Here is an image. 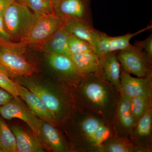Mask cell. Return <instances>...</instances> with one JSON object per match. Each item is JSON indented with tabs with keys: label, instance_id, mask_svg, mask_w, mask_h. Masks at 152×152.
I'll list each match as a JSON object with an SVG mask.
<instances>
[{
	"label": "cell",
	"instance_id": "18",
	"mask_svg": "<svg viewBox=\"0 0 152 152\" xmlns=\"http://www.w3.org/2000/svg\"><path fill=\"white\" fill-rule=\"evenodd\" d=\"M68 32L64 24L49 39L39 47L44 53H51L64 55L71 58L72 56L69 46Z\"/></svg>",
	"mask_w": 152,
	"mask_h": 152
},
{
	"label": "cell",
	"instance_id": "8",
	"mask_svg": "<svg viewBox=\"0 0 152 152\" xmlns=\"http://www.w3.org/2000/svg\"><path fill=\"white\" fill-rule=\"evenodd\" d=\"M55 14L41 17L21 42L26 45H39L47 40L64 24Z\"/></svg>",
	"mask_w": 152,
	"mask_h": 152
},
{
	"label": "cell",
	"instance_id": "25",
	"mask_svg": "<svg viewBox=\"0 0 152 152\" xmlns=\"http://www.w3.org/2000/svg\"><path fill=\"white\" fill-rule=\"evenodd\" d=\"M151 99L152 96H139L131 99V110L137 121L145 113Z\"/></svg>",
	"mask_w": 152,
	"mask_h": 152
},
{
	"label": "cell",
	"instance_id": "17",
	"mask_svg": "<svg viewBox=\"0 0 152 152\" xmlns=\"http://www.w3.org/2000/svg\"><path fill=\"white\" fill-rule=\"evenodd\" d=\"M64 25L68 32L88 42L95 51L97 42L103 32L95 29L93 25L78 19H67L64 21Z\"/></svg>",
	"mask_w": 152,
	"mask_h": 152
},
{
	"label": "cell",
	"instance_id": "29",
	"mask_svg": "<svg viewBox=\"0 0 152 152\" xmlns=\"http://www.w3.org/2000/svg\"><path fill=\"white\" fill-rule=\"evenodd\" d=\"M13 98L9 92L0 88V107L5 104Z\"/></svg>",
	"mask_w": 152,
	"mask_h": 152
},
{
	"label": "cell",
	"instance_id": "24",
	"mask_svg": "<svg viewBox=\"0 0 152 152\" xmlns=\"http://www.w3.org/2000/svg\"><path fill=\"white\" fill-rule=\"evenodd\" d=\"M24 4L32 12L39 16L54 14L52 0H16Z\"/></svg>",
	"mask_w": 152,
	"mask_h": 152
},
{
	"label": "cell",
	"instance_id": "30",
	"mask_svg": "<svg viewBox=\"0 0 152 152\" xmlns=\"http://www.w3.org/2000/svg\"><path fill=\"white\" fill-rule=\"evenodd\" d=\"M0 39L11 41L10 37L7 32L2 17H0Z\"/></svg>",
	"mask_w": 152,
	"mask_h": 152
},
{
	"label": "cell",
	"instance_id": "26",
	"mask_svg": "<svg viewBox=\"0 0 152 152\" xmlns=\"http://www.w3.org/2000/svg\"><path fill=\"white\" fill-rule=\"evenodd\" d=\"M68 42L72 55L94 51L92 46L89 43L72 34H69Z\"/></svg>",
	"mask_w": 152,
	"mask_h": 152
},
{
	"label": "cell",
	"instance_id": "1",
	"mask_svg": "<svg viewBox=\"0 0 152 152\" xmlns=\"http://www.w3.org/2000/svg\"><path fill=\"white\" fill-rule=\"evenodd\" d=\"M58 127L72 152H97L101 145L116 135L113 124L77 107Z\"/></svg>",
	"mask_w": 152,
	"mask_h": 152
},
{
	"label": "cell",
	"instance_id": "6",
	"mask_svg": "<svg viewBox=\"0 0 152 152\" xmlns=\"http://www.w3.org/2000/svg\"><path fill=\"white\" fill-rule=\"evenodd\" d=\"M44 66L50 78L72 88L84 77L71 58L64 55L45 53Z\"/></svg>",
	"mask_w": 152,
	"mask_h": 152
},
{
	"label": "cell",
	"instance_id": "16",
	"mask_svg": "<svg viewBox=\"0 0 152 152\" xmlns=\"http://www.w3.org/2000/svg\"><path fill=\"white\" fill-rule=\"evenodd\" d=\"M117 52L99 55L100 72L104 78L120 94L121 68L117 57Z\"/></svg>",
	"mask_w": 152,
	"mask_h": 152
},
{
	"label": "cell",
	"instance_id": "22",
	"mask_svg": "<svg viewBox=\"0 0 152 152\" xmlns=\"http://www.w3.org/2000/svg\"><path fill=\"white\" fill-rule=\"evenodd\" d=\"M71 58L78 69L85 74L96 72L100 70L99 56L94 51L73 54Z\"/></svg>",
	"mask_w": 152,
	"mask_h": 152
},
{
	"label": "cell",
	"instance_id": "15",
	"mask_svg": "<svg viewBox=\"0 0 152 152\" xmlns=\"http://www.w3.org/2000/svg\"><path fill=\"white\" fill-rule=\"evenodd\" d=\"M17 84L19 97L27 105L32 113L42 121H47L58 126L51 112L46 107L41 99L26 88Z\"/></svg>",
	"mask_w": 152,
	"mask_h": 152
},
{
	"label": "cell",
	"instance_id": "27",
	"mask_svg": "<svg viewBox=\"0 0 152 152\" xmlns=\"http://www.w3.org/2000/svg\"><path fill=\"white\" fill-rule=\"evenodd\" d=\"M0 88L9 92L14 97H19L17 84L12 80L7 73L0 66Z\"/></svg>",
	"mask_w": 152,
	"mask_h": 152
},
{
	"label": "cell",
	"instance_id": "21",
	"mask_svg": "<svg viewBox=\"0 0 152 152\" xmlns=\"http://www.w3.org/2000/svg\"><path fill=\"white\" fill-rule=\"evenodd\" d=\"M149 149L132 142L125 137L116 135L108 139L98 148L97 152H145Z\"/></svg>",
	"mask_w": 152,
	"mask_h": 152
},
{
	"label": "cell",
	"instance_id": "3",
	"mask_svg": "<svg viewBox=\"0 0 152 152\" xmlns=\"http://www.w3.org/2000/svg\"><path fill=\"white\" fill-rule=\"evenodd\" d=\"M12 79L41 99L51 112L58 126L67 118L76 107L72 88L40 75L38 72Z\"/></svg>",
	"mask_w": 152,
	"mask_h": 152
},
{
	"label": "cell",
	"instance_id": "23",
	"mask_svg": "<svg viewBox=\"0 0 152 152\" xmlns=\"http://www.w3.org/2000/svg\"><path fill=\"white\" fill-rule=\"evenodd\" d=\"M0 151L18 152L15 137L5 122L0 118Z\"/></svg>",
	"mask_w": 152,
	"mask_h": 152
},
{
	"label": "cell",
	"instance_id": "19",
	"mask_svg": "<svg viewBox=\"0 0 152 152\" xmlns=\"http://www.w3.org/2000/svg\"><path fill=\"white\" fill-rule=\"evenodd\" d=\"M10 129L15 137L18 152H45L37 135L32 131L12 126Z\"/></svg>",
	"mask_w": 152,
	"mask_h": 152
},
{
	"label": "cell",
	"instance_id": "31",
	"mask_svg": "<svg viewBox=\"0 0 152 152\" xmlns=\"http://www.w3.org/2000/svg\"><path fill=\"white\" fill-rule=\"evenodd\" d=\"M15 1V0H0V17L2 18L6 10Z\"/></svg>",
	"mask_w": 152,
	"mask_h": 152
},
{
	"label": "cell",
	"instance_id": "7",
	"mask_svg": "<svg viewBox=\"0 0 152 152\" xmlns=\"http://www.w3.org/2000/svg\"><path fill=\"white\" fill-rule=\"evenodd\" d=\"M121 69L138 77H145L152 74V58L136 42L126 50L117 52Z\"/></svg>",
	"mask_w": 152,
	"mask_h": 152
},
{
	"label": "cell",
	"instance_id": "2",
	"mask_svg": "<svg viewBox=\"0 0 152 152\" xmlns=\"http://www.w3.org/2000/svg\"><path fill=\"white\" fill-rule=\"evenodd\" d=\"M72 90L76 107L113 124L119 93L100 71L86 74Z\"/></svg>",
	"mask_w": 152,
	"mask_h": 152
},
{
	"label": "cell",
	"instance_id": "14",
	"mask_svg": "<svg viewBox=\"0 0 152 152\" xmlns=\"http://www.w3.org/2000/svg\"><path fill=\"white\" fill-rule=\"evenodd\" d=\"M151 28L152 26H149L135 33L118 37H110L103 33L97 42L95 52L99 55L126 50L131 45L130 41L133 37Z\"/></svg>",
	"mask_w": 152,
	"mask_h": 152
},
{
	"label": "cell",
	"instance_id": "12",
	"mask_svg": "<svg viewBox=\"0 0 152 152\" xmlns=\"http://www.w3.org/2000/svg\"><path fill=\"white\" fill-rule=\"evenodd\" d=\"M120 94L132 98L152 96V74L145 77H134L121 69Z\"/></svg>",
	"mask_w": 152,
	"mask_h": 152
},
{
	"label": "cell",
	"instance_id": "20",
	"mask_svg": "<svg viewBox=\"0 0 152 152\" xmlns=\"http://www.w3.org/2000/svg\"><path fill=\"white\" fill-rule=\"evenodd\" d=\"M152 129V102L150 100L146 110L137 121L131 136L136 145L148 148V142L151 139Z\"/></svg>",
	"mask_w": 152,
	"mask_h": 152
},
{
	"label": "cell",
	"instance_id": "13",
	"mask_svg": "<svg viewBox=\"0 0 152 152\" xmlns=\"http://www.w3.org/2000/svg\"><path fill=\"white\" fill-rule=\"evenodd\" d=\"M131 99L120 94L113 124L116 134L120 137L131 135L137 121L131 108Z\"/></svg>",
	"mask_w": 152,
	"mask_h": 152
},
{
	"label": "cell",
	"instance_id": "4",
	"mask_svg": "<svg viewBox=\"0 0 152 152\" xmlns=\"http://www.w3.org/2000/svg\"><path fill=\"white\" fill-rule=\"evenodd\" d=\"M27 46L22 42L0 39V66L12 79L38 72L34 63L26 56Z\"/></svg>",
	"mask_w": 152,
	"mask_h": 152
},
{
	"label": "cell",
	"instance_id": "5",
	"mask_svg": "<svg viewBox=\"0 0 152 152\" xmlns=\"http://www.w3.org/2000/svg\"><path fill=\"white\" fill-rule=\"evenodd\" d=\"M40 17L24 4L15 0L6 10L2 18L11 41L21 42Z\"/></svg>",
	"mask_w": 152,
	"mask_h": 152
},
{
	"label": "cell",
	"instance_id": "28",
	"mask_svg": "<svg viewBox=\"0 0 152 152\" xmlns=\"http://www.w3.org/2000/svg\"><path fill=\"white\" fill-rule=\"evenodd\" d=\"M138 44L144 51L151 58H152V35L151 34L145 39L142 41H137Z\"/></svg>",
	"mask_w": 152,
	"mask_h": 152
},
{
	"label": "cell",
	"instance_id": "10",
	"mask_svg": "<svg viewBox=\"0 0 152 152\" xmlns=\"http://www.w3.org/2000/svg\"><path fill=\"white\" fill-rule=\"evenodd\" d=\"M53 9L55 15L64 21L75 19L93 25L91 0H57Z\"/></svg>",
	"mask_w": 152,
	"mask_h": 152
},
{
	"label": "cell",
	"instance_id": "32",
	"mask_svg": "<svg viewBox=\"0 0 152 152\" xmlns=\"http://www.w3.org/2000/svg\"><path fill=\"white\" fill-rule=\"evenodd\" d=\"M52 2H53V4H54L57 1V0H52Z\"/></svg>",
	"mask_w": 152,
	"mask_h": 152
},
{
	"label": "cell",
	"instance_id": "9",
	"mask_svg": "<svg viewBox=\"0 0 152 152\" xmlns=\"http://www.w3.org/2000/svg\"><path fill=\"white\" fill-rule=\"evenodd\" d=\"M0 115L4 118L10 120L18 118L23 121L31 130L37 135L42 120L32 113L29 108L20 97H14L5 104L0 107Z\"/></svg>",
	"mask_w": 152,
	"mask_h": 152
},
{
	"label": "cell",
	"instance_id": "11",
	"mask_svg": "<svg viewBox=\"0 0 152 152\" xmlns=\"http://www.w3.org/2000/svg\"><path fill=\"white\" fill-rule=\"evenodd\" d=\"M37 137L47 151L72 152L58 127L49 122L42 121Z\"/></svg>",
	"mask_w": 152,
	"mask_h": 152
},
{
	"label": "cell",
	"instance_id": "33",
	"mask_svg": "<svg viewBox=\"0 0 152 152\" xmlns=\"http://www.w3.org/2000/svg\"><path fill=\"white\" fill-rule=\"evenodd\" d=\"M0 152H1V151H0Z\"/></svg>",
	"mask_w": 152,
	"mask_h": 152
}]
</instances>
